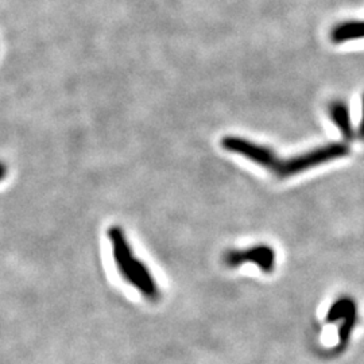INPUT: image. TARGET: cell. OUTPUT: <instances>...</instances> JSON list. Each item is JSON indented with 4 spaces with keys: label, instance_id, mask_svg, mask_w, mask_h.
Returning <instances> with one entry per match:
<instances>
[{
    "label": "cell",
    "instance_id": "obj_6",
    "mask_svg": "<svg viewBox=\"0 0 364 364\" xmlns=\"http://www.w3.org/2000/svg\"><path fill=\"white\" fill-rule=\"evenodd\" d=\"M331 41L333 43H344L353 39L364 38V21H344L331 30Z\"/></svg>",
    "mask_w": 364,
    "mask_h": 364
},
{
    "label": "cell",
    "instance_id": "obj_7",
    "mask_svg": "<svg viewBox=\"0 0 364 364\" xmlns=\"http://www.w3.org/2000/svg\"><path fill=\"white\" fill-rule=\"evenodd\" d=\"M356 136L364 142V93L363 99H362V117H360V123H359V127L356 130Z\"/></svg>",
    "mask_w": 364,
    "mask_h": 364
},
{
    "label": "cell",
    "instance_id": "obj_5",
    "mask_svg": "<svg viewBox=\"0 0 364 364\" xmlns=\"http://www.w3.org/2000/svg\"><path fill=\"white\" fill-rule=\"evenodd\" d=\"M329 117L333 122V124L338 127L340 134L347 142H351L356 136V131L352 126L351 114L350 108L346 102L343 100H333L328 107Z\"/></svg>",
    "mask_w": 364,
    "mask_h": 364
},
{
    "label": "cell",
    "instance_id": "obj_1",
    "mask_svg": "<svg viewBox=\"0 0 364 364\" xmlns=\"http://www.w3.org/2000/svg\"><path fill=\"white\" fill-rule=\"evenodd\" d=\"M220 144L225 151L246 158L281 180L350 154V147L340 142L318 146L290 158L278 156L273 149L252 142L243 136L227 135L221 139Z\"/></svg>",
    "mask_w": 364,
    "mask_h": 364
},
{
    "label": "cell",
    "instance_id": "obj_4",
    "mask_svg": "<svg viewBox=\"0 0 364 364\" xmlns=\"http://www.w3.org/2000/svg\"><path fill=\"white\" fill-rule=\"evenodd\" d=\"M326 321L328 323H336L341 321L340 326V343L344 344L348 341L350 335H351L352 329L356 326L358 321V306L356 302L353 301L352 297L348 296H343L340 299H336L326 314Z\"/></svg>",
    "mask_w": 364,
    "mask_h": 364
},
{
    "label": "cell",
    "instance_id": "obj_3",
    "mask_svg": "<svg viewBox=\"0 0 364 364\" xmlns=\"http://www.w3.org/2000/svg\"><path fill=\"white\" fill-rule=\"evenodd\" d=\"M223 262L230 269L245 263L255 264L263 273H273L275 267V251L269 245H255L245 250H230L224 254Z\"/></svg>",
    "mask_w": 364,
    "mask_h": 364
},
{
    "label": "cell",
    "instance_id": "obj_2",
    "mask_svg": "<svg viewBox=\"0 0 364 364\" xmlns=\"http://www.w3.org/2000/svg\"><path fill=\"white\" fill-rule=\"evenodd\" d=\"M107 236L112 247V257L117 272L123 277V279L134 289H136L144 299L156 302L161 299V290L156 278L144 262L136 258L124 231L120 227L114 225L108 230Z\"/></svg>",
    "mask_w": 364,
    "mask_h": 364
}]
</instances>
